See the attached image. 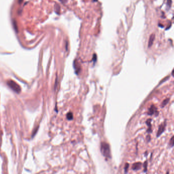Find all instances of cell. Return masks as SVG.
<instances>
[{
	"label": "cell",
	"instance_id": "obj_1",
	"mask_svg": "<svg viewBox=\"0 0 174 174\" xmlns=\"http://www.w3.org/2000/svg\"><path fill=\"white\" fill-rule=\"evenodd\" d=\"M101 152L106 158H111V157L110 146L108 144L105 142H102L101 144Z\"/></svg>",
	"mask_w": 174,
	"mask_h": 174
},
{
	"label": "cell",
	"instance_id": "obj_2",
	"mask_svg": "<svg viewBox=\"0 0 174 174\" xmlns=\"http://www.w3.org/2000/svg\"><path fill=\"white\" fill-rule=\"evenodd\" d=\"M7 85L12 90H13L16 93H20L21 92V89L20 86L17 83H16L15 81L11 80L9 81H7Z\"/></svg>",
	"mask_w": 174,
	"mask_h": 174
},
{
	"label": "cell",
	"instance_id": "obj_3",
	"mask_svg": "<svg viewBox=\"0 0 174 174\" xmlns=\"http://www.w3.org/2000/svg\"><path fill=\"white\" fill-rule=\"evenodd\" d=\"M166 126V122L164 123L163 124H161L159 127V129H158V130L157 131V137H159L161 135V134L164 132V131L165 130V128Z\"/></svg>",
	"mask_w": 174,
	"mask_h": 174
},
{
	"label": "cell",
	"instance_id": "obj_4",
	"mask_svg": "<svg viewBox=\"0 0 174 174\" xmlns=\"http://www.w3.org/2000/svg\"><path fill=\"white\" fill-rule=\"evenodd\" d=\"M74 67L76 71V73L78 74L79 73V72L80 71L81 66L77 60H75V61L74 62Z\"/></svg>",
	"mask_w": 174,
	"mask_h": 174
},
{
	"label": "cell",
	"instance_id": "obj_5",
	"mask_svg": "<svg viewBox=\"0 0 174 174\" xmlns=\"http://www.w3.org/2000/svg\"><path fill=\"white\" fill-rule=\"evenodd\" d=\"M142 163L140 162H135L132 165V169L133 170H138L141 168Z\"/></svg>",
	"mask_w": 174,
	"mask_h": 174
},
{
	"label": "cell",
	"instance_id": "obj_6",
	"mask_svg": "<svg viewBox=\"0 0 174 174\" xmlns=\"http://www.w3.org/2000/svg\"><path fill=\"white\" fill-rule=\"evenodd\" d=\"M157 113V109L155 107L154 105H152L151 107L150 108L149 110V112H148V115H152L153 114H154L155 113Z\"/></svg>",
	"mask_w": 174,
	"mask_h": 174
},
{
	"label": "cell",
	"instance_id": "obj_7",
	"mask_svg": "<svg viewBox=\"0 0 174 174\" xmlns=\"http://www.w3.org/2000/svg\"><path fill=\"white\" fill-rule=\"evenodd\" d=\"M155 39V35L154 34H152L150 37L149 40V43H148V47H151V46L153 45V43L154 42V40Z\"/></svg>",
	"mask_w": 174,
	"mask_h": 174
},
{
	"label": "cell",
	"instance_id": "obj_8",
	"mask_svg": "<svg viewBox=\"0 0 174 174\" xmlns=\"http://www.w3.org/2000/svg\"><path fill=\"white\" fill-rule=\"evenodd\" d=\"M151 119H148V121H147V124L149 126V129L148 130V132H151L152 130H151Z\"/></svg>",
	"mask_w": 174,
	"mask_h": 174
},
{
	"label": "cell",
	"instance_id": "obj_9",
	"mask_svg": "<svg viewBox=\"0 0 174 174\" xmlns=\"http://www.w3.org/2000/svg\"><path fill=\"white\" fill-rule=\"evenodd\" d=\"M66 117H67V119L68 120H72L73 119V115H72V113H69L67 114V116H66Z\"/></svg>",
	"mask_w": 174,
	"mask_h": 174
},
{
	"label": "cell",
	"instance_id": "obj_10",
	"mask_svg": "<svg viewBox=\"0 0 174 174\" xmlns=\"http://www.w3.org/2000/svg\"><path fill=\"white\" fill-rule=\"evenodd\" d=\"M60 6L58 4H55V10L56 11V12L57 13L59 14V12H60Z\"/></svg>",
	"mask_w": 174,
	"mask_h": 174
},
{
	"label": "cell",
	"instance_id": "obj_11",
	"mask_svg": "<svg viewBox=\"0 0 174 174\" xmlns=\"http://www.w3.org/2000/svg\"><path fill=\"white\" fill-rule=\"evenodd\" d=\"M129 167V164L128 163H126L125 164V167H124V170H125V174H127L128 173Z\"/></svg>",
	"mask_w": 174,
	"mask_h": 174
},
{
	"label": "cell",
	"instance_id": "obj_12",
	"mask_svg": "<svg viewBox=\"0 0 174 174\" xmlns=\"http://www.w3.org/2000/svg\"><path fill=\"white\" fill-rule=\"evenodd\" d=\"M174 137L173 136L171 139H170V143H169L170 147H173L174 146Z\"/></svg>",
	"mask_w": 174,
	"mask_h": 174
},
{
	"label": "cell",
	"instance_id": "obj_13",
	"mask_svg": "<svg viewBox=\"0 0 174 174\" xmlns=\"http://www.w3.org/2000/svg\"><path fill=\"white\" fill-rule=\"evenodd\" d=\"M147 166H148V162H147V161H145V162H144V173L147 172Z\"/></svg>",
	"mask_w": 174,
	"mask_h": 174
},
{
	"label": "cell",
	"instance_id": "obj_14",
	"mask_svg": "<svg viewBox=\"0 0 174 174\" xmlns=\"http://www.w3.org/2000/svg\"><path fill=\"white\" fill-rule=\"evenodd\" d=\"M169 98H168V99H165V100H164L163 101V102L162 103V107H164V106H165V105H166V104L167 103L169 102Z\"/></svg>",
	"mask_w": 174,
	"mask_h": 174
},
{
	"label": "cell",
	"instance_id": "obj_15",
	"mask_svg": "<svg viewBox=\"0 0 174 174\" xmlns=\"http://www.w3.org/2000/svg\"><path fill=\"white\" fill-rule=\"evenodd\" d=\"M93 60L94 63H95V62H96V61H97V56H96V54H94L93 57Z\"/></svg>",
	"mask_w": 174,
	"mask_h": 174
},
{
	"label": "cell",
	"instance_id": "obj_16",
	"mask_svg": "<svg viewBox=\"0 0 174 174\" xmlns=\"http://www.w3.org/2000/svg\"><path fill=\"white\" fill-rule=\"evenodd\" d=\"M59 1H60L61 2H62V3H65L67 2L68 0H59Z\"/></svg>",
	"mask_w": 174,
	"mask_h": 174
},
{
	"label": "cell",
	"instance_id": "obj_17",
	"mask_svg": "<svg viewBox=\"0 0 174 174\" xmlns=\"http://www.w3.org/2000/svg\"><path fill=\"white\" fill-rule=\"evenodd\" d=\"M147 140L148 142H150V136H149V135L147 136Z\"/></svg>",
	"mask_w": 174,
	"mask_h": 174
},
{
	"label": "cell",
	"instance_id": "obj_18",
	"mask_svg": "<svg viewBox=\"0 0 174 174\" xmlns=\"http://www.w3.org/2000/svg\"><path fill=\"white\" fill-rule=\"evenodd\" d=\"M23 1V0H19V3H21Z\"/></svg>",
	"mask_w": 174,
	"mask_h": 174
},
{
	"label": "cell",
	"instance_id": "obj_19",
	"mask_svg": "<svg viewBox=\"0 0 174 174\" xmlns=\"http://www.w3.org/2000/svg\"><path fill=\"white\" fill-rule=\"evenodd\" d=\"M166 174H169V172L168 171V172H167V173H166Z\"/></svg>",
	"mask_w": 174,
	"mask_h": 174
}]
</instances>
